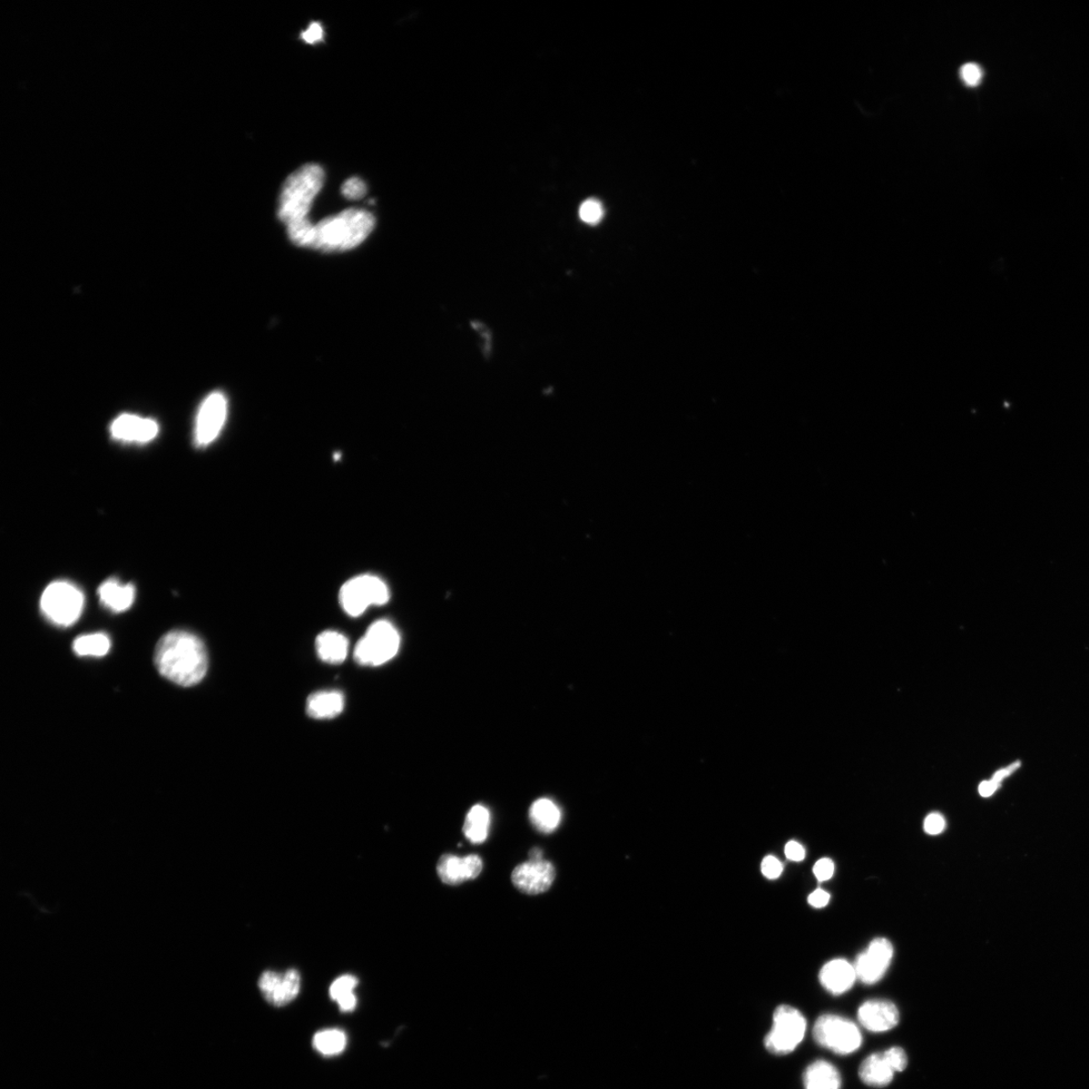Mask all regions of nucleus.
I'll return each mask as SVG.
<instances>
[{
  "mask_svg": "<svg viewBox=\"0 0 1089 1089\" xmlns=\"http://www.w3.org/2000/svg\"><path fill=\"white\" fill-rule=\"evenodd\" d=\"M101 603L114 613H123L133 605L135 588L133 584H122L116 579L105 582L98 590Z\"/></svg>",
  "mask_w": 1089,
  "mask_h": 1089,
  "instance_id": "nucleus-18",
  "label": "nucleus"
},
{
  "mask_svg": "<svg viewBox=\"0 0 1089 1089\" xmlns=\"http://www.w3.org/2000/svg\"><path fill=\"white\" fill-rule=\"evenodd\" d=\"M829 901H830L829 892H827V891H824L822 889H817V890L814 891L813 892H811V894L808 897L809 905L814 908H817V909H821V908L827 907L828 905Z\"/></svg>",
  "mask_w": 1089,
  "mask_h": 1089,
  "instance_id": "nucleus-37",
  "label": "nucleus"
},
{
  "mask_svg": "<svg viewBox=\"0 0 1089 1089\" xmlns=\"http://www.w3.org/2000/svg\"><path fill=\"white\" fill-rule=\"evenodd\" d=\"M785 856H786L789 860L799 862L806 859V850L803 848L801 843L791 840L787 843L786 847H785Z\"/></svg>",
  "mask_w": 1089,
  "mask_h": 1089,
  "instance_id": "nucleus-35",
  "label": "nucleus"
},
{
  "mask_svg": "<svg viewBox=\"0 0 1089 1089\" xmlns=\"http://www.w3.org/2000/svg\"><path fill=\"white\" fill-rule=\"evenodd\" d=\"M946 821L939 813H931L924 821V830L929 836H938L945 831Z\"/></svg>",
  "mask_w": 1089,
  "mask_h": 1089,
  "instance_id": "nucleus-33",
  "label": "nucleus"
},
{
  "mask_svg": "<svg viewBox=\"0 0 1089 1089\" xmlns=\"http://www.w3.org/2000/svg\"><path fill=\"white\" fill-rule=\"evenodd\" d=\"M1019 767H1020V763L1016 762L1013 764H1010V766H1009L1008 768L998 772L995 774L994 779H992L988 782H983L982 784L979 785V788H978L979 794L982 795L983 797H989L990 795H993L995 793V791L998 788L1000 782H1002L1005 778L1009 776V774H1012L1013 772H1015Z\"/></svg>",
  "mask_w": 1089,
  "mask_h": 1089,
  "instance_id": "nucleus-28",
  "label": "nucleus"
},
{
  "mask_svg": "<svg viewBox=\"0 0 1089 1089\" xmlns=\"http://www.w3.org/2000/svg\"><path fill=\"white\" fill-rule=\"evenodd\" d=\"M807 1022L800 1010L783 1005L774 1010L773 1026L764 1038V1046L774 1055H787L794 1052L806 1037Z\"/></svg>",
  "mask_w": 1089,
  "mask_h": 1089,
  "instance_id": "nucleus-7",
  "label": "nucleus"
},
{
  "mask_svg": "<svg viewBox=\"0 0 1089 1089\" xmlns=\"http://www.w3.org/2000/svg\"><path fill=\"white\" fill-rule=\"evenodd\" d=\"M484 862L477 855L458 858L454 855H443L438 860L437 874L444 884L457 886L463 882L475 880L483 871Z\"/></svg>",
  "mask_w": 1089,
  "mask_h": 1089,
  "instance_id": "nucleus-14",
  "label": "nucleus"
},
{
  "mask_svg": "<svg viewBox=\"0 0 1089 1089\" xmlns=\"http://www.w3.org/2000/svg\"><path fill=\"white\" fill-rule=\"evenodd\" d=\"M813 1036L818 1045L838 1055L856 1052L862 1044L859 1027L838 1015L820 1016L814 1025Z\"/></svg>",
  "mask_w": 1089,
  "mask_h": 1089,
  "instance_id": "nucleus-8",
  "label": "nucleus"
},
{
  "mask_svg": "<svg viewBox=\"0 0 1089 1089\" xmlns=\"http://www.w3.org/2000/svg\"><path fill=\"white\" fill-rule=\"evenodd\" d=\"M761 870L764 878L776 880L782 875L783 865L776 857L768 856L763 859Z\"/></svg>",
  "mask_w": 1089,
  "mask_h": 1089,
  "instance_id": "nucleus-32",
  "label": "nucleus"
},
{
  "mask_svg": "<svg viewBox=\"0 0 1089 1089\" xmlns=\"http://www.w3.org/2000/svg\"><path fill=\"white\" fill-rule=\"evenodd\" d=\"M813 874L819 881H827L833 877L834 863L828 858L819 859L813 868Z\"/></svg>",
  "mask_w": 1089,
  "mask_h": 1089,
  "instance_id": "nucleus-34",
  "label": "nucleus"
},
{
  "mask_svg": "<svg viewBox=\"0 0 1089 1089\" xmlns=\"http://www.w3.org/2000/svg\"><path fill=\"white\" fill-rule=\"evenodd\" d=\"M74 652L80 656H105L111 649V641L104 634H92L78 637L73 644Z\"/></svg>",
  "mask_w": 1089,
  "mask_h": 1089,
  "instance_id": "nucleus-25",
  "label": "nucleus"
},
{
  "mask_svg": "<svg viewBox=\"0 0 1089 1089\" xmlns=\"http://www.w3.org/2000/svg\"><path fill=\"white\" fill-rule=\"evenodd\" d=\"M389 586L376 575L365 574L349 579L341 587L339 602L353 617L365 614L369 606L384 605L390 601Z\"/></svg>",
  "mask_w": 1089,
  "mask_h": 1089,
  "instance_id": "nucleus-4",
  "label": "nucleus"
},
{
  "mask_svg": "<svg viewBox=\"0 0 1089 1089\" xmlns=\"http://www.w3.org/2000/svg\"><path fill=\"white\" fill-rule=\"evenodd\" d=\"M400 636L391 623L378 621L372 624L358 642L355 659L362 666L378 667L390 661L398 654Z\"/></svg>",
  "mask_w": 1089,
  "mask_h": 1089,
  "instance_id": "nucleus-6",
  "label": "nucleus"
},
{
  "mask_svg": "<svg viewBox=\"0 0 1089 1089\" xmlns=\"http://www.w3.org/2000/svg\"><path fill=\"white\" fill-rule=\"evenodd\" d=\"M112 436L126 443H148L159 434L155 421L131 414H123L113 421Z\"/></svg>",
  "mask_w": 1089,
  "mask_h": 1089,
  "instance_id": "nucleus-15",
  "label": "nucleus"
},
{
  "mask_svg": "<svg viewBox=\"0 0 1089 1089\" xmlns=\"http://www.w3.org/2000/svg\"><path fill=\"white\" fill-rule=\"evenodd\" d=\"M324 179L326 174L317 164L304 165L292 173L283 185L278 208L280 220L288 227L308 219V213L323 187Z\"/></svg>",
  "mask_w": 1089,
  "mask_h": 1089,
  "instance_id": "nucleus-3",
  "label": "nucleus"
},
{
  "mask_svg": "<svg viewBox=\"0 0 1089 1089\" xmlns=\"http://www.w3.org/2000/svg\"><path fill=\"white\" fill-rule=\"evenodd\" d=\"M528 856H529V859H532V860L543 859H542L543 851L538 848H535L531 851H529Z\"/></svg>",
  "mask_w": 1089,
  "mask_h": 1089,
  "instance_id": "nucleus-38",
  "label": "nucleus"
},
{
  "mask_svg": "<svg viewBox=\"0 0 1089 1089\" xmlns=\"http://www.w3.org/2000/svg\"><path fill=\"white\" fill-rule=\"evenodd\" d=\"M155 662L165 678L186 687L201 682L208 670V655L203 642L183 631L162 637L155 647Z\"/></svg>",
  "mask_w": 1089,
  "mask_h": 1089,
  "instance_id": "nucleus-1",
  "label": "nucleus"
},
{
  "mask_svg": "<svg viewBox=\"0 0 1089 1089\" xmlns=\"http://www.w3.org/2000/svg\"><path fill=\"white\" fill-rule=\"evenodd\" d=\"M603 206L596 199H587L579 208V218L586 224L596 225L603 220Z\"/></svg>",
  "mask_w": 1089,
  "mask_h": 1089,
  "instance_id": "nucleus-27",
  "label": "nucleus"
},
{
  "mask_svg": "<svg viewBox=\"0 0 1089 1089\" xmlns=\"http://www.w3.org/2000/svg\"><path fill=\"white\" fill-rule=\"evenodd\" d=\"M228 417V400L219 391L213 392L203 401L195 428V443L206 447L214 443L222 431Z\"/></svg>",
  "mask_w": 1089,
  "mask_h": 1089,
  "instance_id": "nucleus-9",
  "label": "nucleus"
},
{
  "mask_svg": "<svg viewBox=\"0 0 1089 1089\" xmlns=\"http://www.w3.org/2000/svg\"><path fill=\"white\" fill-rule=\"evenodd\" d=\"M960 76L967 86L976 87L982 82L983 70L978 65L968 63L960 69Z\"/></svg>",
  "mask_w": 1089,
  "mask_h": 1089,
  "instance_id": "nucleus-31",
  "label": "nucleus"
},
{
  "mask_svg": "<svg viewBox=\"0 0 1089 1089\" xmlns=\"http://www.w3.org/2000/svg\"><path fill=\"white\" fill-rule=\"evenodd\" d=\"M858 1019L868 1031L881 1033L890 1031L899 1024L900 1013L897 1006L890 1000L870 999L859 1007Z\"/></svg>",
  "mask_w": 1089,
  "mask_h": 1089,
  "instance_id": "nucleus-13",
  "label": "nucleus"
},
{
  "mask_svg": "<svg viewBox=\"0 0 1089 1089\" xmlns=\"http://www.w3.org/2000/svg\"><path fill=\"white\" fill-rule=\"evenodd\" d=\"M894 956V947L890 940L879 937L872 940L866 951L861 953L855 966L858 978L866 985H875L884 977Z\"/></svg>",
  "mask_w": 1089,
  "mask_h": 1089,
  "instance_id": "nucleus-10",
  "label": "nucleus"
},
{
  "mask_svg": "<svg viewBox=\"0 0 1089 1089\" xmlns=\"http://www.w3.org/2000/svg\"><path fill=\"white\" fill-rule=\"evenodd\" d=\"M341 192L348 200H359L365 198L368 187L365 182L358 176H353L342 185Z\"/></svg>",
  "mask_w": 1089,
  "mask_h": 1089,
  "instance_id": "nucleus-29",
  "label": "nucleus"
},
{
  "mask_svg": "<svg viewBox=\"0 0 1089 1089\" xmlns=\"http://www.w3.org/2000/svg\"><path fill=\"white\" fill-rule=\"evenodd\" d=\"M529 819L539 832L551 833L561 822V811L550 799H539L529 808Z\"/></svg>",
  "mask_w": 1089,
  "mask_h": 1089,
  "instance_id": "nucleus-22",
  "label": "nucleus"
},
{
  "mask_svg": "<svg viewBox=\"0 0 1089 1089\" xmlns=\"http://www.w3.org/2000/svg\"><path fill=\"white\" fill-rule=\"evenodd\" d=\"M490 813L484 806H475L469 810L464 827V836L475 845L483 843L488 837Z\"/></svg>",
  "mask_w": 1089,
  "mask_h": 1089,
  "instance_id": "nucleus-23",
  "label": "nucleus"
},
{
  "mask_svg": "<svg viewBox=\"0 0 1089 1089\" xmlns=\"http://www.w3.org/2000/svg\"><path fill=\"white\" fill-rule=\"evenodd\" d=\"M84 595L73 583L56 582L48 585L41 597V610L47 619L61 626L75 624L82 614Z\"/></svg>",
  "mask_w": 1089,
  "mask_h": 1089,
  "instance_id": "nucleus-5",
  "label": "nucleus"
},
{
  "mask_svg": "<svg viewBox=\"0 0 1089 1089\" xmlns=\"http://www.w3.org/2000/svg\"><path fill=\"white\" fill-rule=\"evenodd\" d=\"M324 32L323 27L318 23H312L305 32H303L301 37L308 44H315L323 40Z\"/></svg>",
  "mask_w": 1089,
  "mask_h": 1089,
  "instance_id": "nucleus-36",
  "label": "nucleus"
},
{
  "mask_svg": "<svg viewBox=\"0 0 1089 1089\" xmlns=\"http://www.w3.org/2000/svg\"><path fill=\"white\" fill-rule=\"evenodd\" d=\"M259 988L268 1003L274 1007L287 1006L300 993L301 976L295 968L283 974L267 970L259 979Z\"/></svg>",
  "mask_w": 1089,
  "mask_h": 1089,
  "instance_id": "nucleus-11",
  "label": "nucleus"
},
{
  "mask_svg": "<svg viewBox=\"0 0 1089 1089\" xmlns=\"http://www.w3.org/2000/svg\"><path fill=\"white\" fill-rule=\"evenodd\" d=\"M895 1073L904 1072L908 1065V1056L901 1047H891L884 1052Z\"/></svg>",
  "mask_w": 1089,
  "mask_h": 1089,
  "instance_id": "nucleus-30",
  "label": "nucleus"
},
{
  "mask_svg": "<svg viewBox=\"0 0 1089 1089\" xmlns=\"http://www.w3.org/2000/svg\"><path fill=\"white\" fill-rule=\"evenodd\" d=\"M858 979L855 966L846 959H833L820 970L819 980L824 988L832 995H842L855 985Z\"/></svg>",
  "mask_w": 1089,
  "mask_h": 1089,
  "instance_id": "nucleus-16",
  "label": "nucleus"
},
{
  "mask_svg": "<svg viewBox=\"0 0 1089 1089\" xmlns=\"http://www.w3.org/2000/svg\"><path fill=\"white\" fill-rule=\"evenodd\" d=\"M345 696L339 691H320L308 699L307 712L313 719H335L345 710Z\"/></svg>",
  "mask_w": 1089,
  "mask_h": 1089,
  "instance_id": "nucleus-19",
  "label": "nucleus"
},
{
  "mask_svg": "<svg viewBox=\"0 0 1089 1089\" xmlns=\"http://www.w3.org/2000/svg\"><path fill=\"white\" fill-rule=\"evenodd\" d=\"M841 1083L838 1068L826 1061L813 1062L803 1074L806 1089H840Z\"/></svg>",
  "mask_w": 1089,
  "mask_h": 1089,
  "instance_id": "nucleus-20",
  "label": "nucleus"
},
{
  "mask_svg": "<svg viewBox=\"0 0 1089 1089\" xmlns=\"http://www.w3.org/2000/svg\"><path fill=\"white\" fill-rule=\"evenodd\" d=\"M895 1073L884 1052L874 1053L867 1057L859 1071L860 1081L876 1088L888 1086L892 1082Z\"/></svg>",
  "mask_w": 1089,
  "mask_h": 1089,
  "instance_id": "nucleus-17",
  "label": "nucleus"
},
{
  "mask_svg": "<svg viewBox=\"0 0 1089 1089\" xmlns=\"http://www.w3.org/2000/svg\"><path fill=\"white\" fill-rule=\"evenodd\" d=\"M348 647L347 637L335 631L323 632L316 640V649L320 659L329 664L345 662Z\"/></svg>",
  "mask_w": 1089,
  "mask_h": 1089,
  "instance_id": "nucleus-21",
  "label": "nucleus"
},
{
  "mask_svg": "<svg viewBox=\"0 0 1089 1089\" xmlns=\"http://www.w3.org/2000/svg\"><path fill=\"white\" fill-rule=\"evenodd\" d=\"M556 870L550 861L529 859L518 866L512 874L514 886L527 895H539L551 888Z\"/></svg>",
  "mask_w": 1089,
  "mask_h": 1089,
  "instance_id": "nucleus-12",
  "label": "nucleus"
},
{
  "mask_svg": "<svg viewBox=\"0 0 1089 1089\" xmlns=\"http://www.w3.org/2000/svg\"><path fill=\"white\" fill-rule=\"evenodd\" d=\"M313 1045L324 1056H336L345 1052L347 1037L339 1029L322 1030L314 1036Z\"/></svg>",
  "mask_w": 1089,
  "mask_h": 1089,
  "instance_id": "nucleus-24",
  "label": "nucleus"
},
{
  "mask_svg": "<svg viewBox=\"0 0 1089 1089\" xmlns=\"http://www.w3.org/2000/svg\"><path fill=\"white\" fill-rule=\"evenodd\" d=\"M358 985V979L355 976L345 975L339 977L330 986V998L337 1003L339 999L351 994H355V989L357 988Z\"/></svg>",
  "mask_w": 1089,
  "mask_h": 1089,
  "instance_id": "nucleus-26",
  "label": "nucleus"
},
{
  "mask_svg": "<svg viewBox=\"0 0 1089 1089\" xmlns=\"http://www.w3.org/2000/svg\"><path fill=\"white\" fill-rule=\"evenodd\" d=\"M375 225V216L369 211L347 209L315 224L311 249L328 252L350 251L368 239Z\"/></svg>",
  "mask_w": 1089,
  "mask_h": 1089,
  "instance_id": "nucleus-2",
  "label": "nucleus"
}]
</instances>
